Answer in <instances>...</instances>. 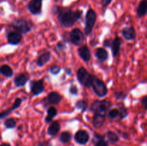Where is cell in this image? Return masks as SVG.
<instances>
[{
	"mask_svg": "<svg viewBox=\"0 0 147 146\" xmlns=\"http://www.w3.org/2000/svg\"><path fill=\"white\" fill-rule=\"evenodd\" d=\"M82 14L81 11H73L69 8L60 9L58 12V20L64 27H70L81 18Z\"/></svg>",
	"mask_w": 147,
	"mask_h": 146,
	"instance_id": "6da1fadb",
	"label": "cell"
},
{
	"mask_svg": "<svg viewBox=\"0 0 147 146\" xmlns=\"http://www.w3.org/2000/svg\"><path fill=\"white\" fill-rule=\"evenodd\" d=\"M92 87L98 97H103L107 94L108 90L105 83L94 75H92Z\"/></svg>",
	"mask_w": 147,
	"mask_h": 146,
	"instance_id": "7a4b0ae2",
	"label": "cell"
},
{
	"mask_svg": "<svg viewBox=\"0 0 147 146\" xmlns=\"http://www.w3.org/2000/svg\"><path fill=\"white\" fill-rule=\"evenodd\" d=\"M77 78L79 82L86 87L92 86V75L84 67H80L77 72Z\"/></svg>",
	"mask_w": 147,
	"mask_h": 146,
	"instance_id": "3957f363",
	"label": "cell"
},
{
	"mask_svg": "<svg viewBox=\"0 0 147 146\" xmlns=\"http://www.w3.org/2000/svg\"><path fill=\"white\" fill-rule=\"evenodd\" d=\"M96 14L93 9H90L87 11L86 17V27H85V34L89 35L93 30V26L96 23Z\"/></svg>",
	"mask_w": 147,
	"mask_h": 146,
	"instance_id": "277c9868",
	"label": "cell"
},
{
	"mask_svg": "<svg viewBox=\"0 0 147 146\" xmlns=\"http://www.w3.org/2000/svg\"><path fill=\"white\" fill-rule=\"evenodd\" d=\"M12 27L20 34H27L31 30V24L27 21L24 19L14 20L12 22Z\"/></svg>",
	"mask_w": 147,
	"mask_h": 146,
	"instance_id": "5b68a950",
	"label": "cell"
},
{
	"mask_svg": "<svg viewBox=\"0 0 147 146\" xmlns=\"http://www.w3.org/2000/svg\"><path fill=\"white\" fill-rule=\"evenodd\" d=\"M110 105V102L106 101V100L95 101L92 104L90 110H92L94 113H100V114L105 115Z\"/></svg>",
	"mask_w": 147,
	"mask_h": 146,
	"instance_id": "8992f818",
	"label": "cell"
},
{
	"mask_svg": "<svg viewBox=\"0 0 147 146\" xmlns=\"http://www.w3.org/2000/svg\"><path fill=\"white\" fill-rule=\"evenodd\" d=\"M70 39L73 44L78 46L83 43L84 40V35L79 29H73L70 33Z\"/></svg>",
	"mask_w": 147,
	"mask_h": 146,
	"instance_id": "52a82bcc",
	"label": "cell"
},
{
	"mask_svg": "<svg viewBox=\"0 0 147 146\" xmlns=\"http://www.w3.org/2000/svg\"><path fill=\"white\" fill-rule=\"evenodd\" d=\"M29 11L32 14H39L42 11V0H31L27 6Z\"/></svg>",
	"mask_w": 147,
	"mask_h": 146,
	"instance_id": "ba28073f",
	"label": "cell"
},
{
	"mask_svg": "<svg viewBox=\"0 0 147 146\" xmlns=\"http://www.w3.org/2000/svg\"><path fill=\"white\" fill-rule=\"evenodd\" d=\"M90 136L89 134L85 130H79L75 135V140L78 144L85 145L88 142Z\"/></svg>",
	"mask_w": 147,
	"mask_h": 146,
	"instance_id": "9c48e42d",
	"label": "cell"
},
{
	"mask_svg": "<svg viewBox=\"0 0 147 146\" xmlns=\"http://www.w3.org/2000/svg\"><path fill=\"white\" fill-rule=\"evenodd\" d=\"M44 90L43 80H36L32 82L31 92L34 95H38Z\"/></svg>",
	"mask_w": 147,
	"mask_h": 146,
	"instance_id": "30bf717a",
	"label": "cell"
},
{
	"mask_svg": "<svg viewBox=\"0 0 147 146\" xmlns=\"http://www.w3.org/2000/svg\"><path fill=\"white\" fill-rule=\"evenodd\" d=\"M7 42L10 44H18L22 40V34L18 31H11L7 34Z\"/></svg>",
	"mask_w": 147,
	"mask_h": 146,
	"instance_id": "8fae6325",
	"label": "cell"
},
{
	"mask_svg": "<svg viewBox=\"0 0 147 146\" xmlns=\"http://www.w3.org/2000/svg\"><path fill=\"white\" fill-rule=\"evenodd\" d=\"M78 54L82 60L85 62H88L90 60L91 54H90V50L86 45L82 46L78 49Z\"/></svg>",
	"mask_w": 147,
	"mask_h": 146,
	"instance_id": "7c38bea8",
	"label": "cell"
},
{
	"mask_svg": "<svg viewBox=\"0 0 147 146\" xmlns=\"http://www.w3.org/2000/svg\"><path fill=\"white\" fill-rule=\"evenodd\" d=\"M122 34L126 40H134L136 38V31L133 27H125L122 31Z\"/></svg>",
	"mask_w": 147,
	"mask_h": 146,
	"instance_id": "4fadbf2b",
	"label": "cell"
},
{
	"mask_svg": "<svg viewBox=\"0 0 147 146\" xmlns=\"http://www.w3.org/2000/svg\"><path fill=\"white\" fill-rule=\"evenodd\" d=\"M105 122V115L100 113H95L93 119V125L96 128H99Z\"/></svg>",
	"mask_w": 147,
	"mask_h": 146,
	"instance_id": "5bb4252c",
	"label": "cell"
},
{
	"mask_svg": "<svg viewBox=\"0 0 147 146\" xmlns=\"http://www.w3.org/2000/svg\"><path fill=\"white\" fill-rule=\"evenodd\" d=\"M111 50L113 57H116L119 54L120 51L121 46V40L119 37H116L113 40H112Z\"/></svg>",
	"mask_w": 147,
	"mask_h": 146,
	"instance_id": "9a60e30c",
	"label": "cell"
},
{
	"mask_svg": "<svg viewBox=\"0 0 147 146\" xmlns=\"http://www.w3.org/2000/svg\"><path fill=\"white\" fill-rule=\"evenodd\" d=\"M28 81V77L24 74H19L14 77V82L17 87H22L25 85L27 82Z\"/></svg>",
	"mask_w": 147,
	"mask_h": 146,
	"instance_id": "2e32d148",
	"label": "cell"
},
{
	"mask_svg": "<svg viewBox=\"0 0 147 146\" xmlns=\"http://www.w3.org/2000/svg\"><path fill=\"white\" fill-rule=\"evenodd\" d=\"M62 99H63L62 96L56 92H52L47 96V100H48L49 103L52 104H58L61 101Z\"/></svg>",
	"mask_w": 147,
	"mask_h": 146,
	"instance_id": "e0dca14e",
	"label": "cell"
},
{
	"mask_svg": "<svg viewBox=\"0 0 147 146\" xmlns=\"http://www.w3.org/2000/svg\"><path fill=\"white\" fill-rule=\"evenodd\" d=\"M51 58V54L49 52H45L39 56L37 61V64L39 67H42L45 64L48 62L49 60Z\"/></svg>",
	"mask_w": 147,
	"mask_h": 146,
	"instance_id": "ac0fdd59",
	"label": "cell"
},
{
	"mask_svg": "<svg viewBox=\"0 0 147 146\" xmlns=\"http://www.w3.org/2000/svg\"><path fill=\"white\" fill-rule=\"evenodd\" d=\"M60 129V123L57 121H55L50 125L48 129H47V133L50 136H55L57 135Z\"/></svg>",
	"mask_w": 147,
	"mask_h": 146,
	"instance_id": "d6986e66",
	"label": "cell"
},
{
	"mask_svg": "<svg viewBox=\"0 0 147 146\" xmlns=\"http://www.w3.org/2000/svg\"><path fill=\"white\" fill-rule=\"evenodd\" d=\"M147 13V0H142L137 8V14L139 17H142Z\"/></svg>",
	"mask_w": 147,
	"mask_h": 146,
	"instance_id": "ffe728a7",
	"label": "cell"
},
{
	"mask_svg": "<svg viewBox=\"0 0 147 146\" xmlns=\"http://www.w3.org/2000/svg\"><path fill=\"white\" fill-rule=\"evenodd\" d=\"M96 56L100 61L104 62L109 57L107 51L103 48H98L96 51Z\"/></svg>",
	"mask_w": 147,
	"mask_h": 146,
	"instance_id": "44dd1931",
	"label": "cell"
},
{
	"mask_svg": "<svg viewBox=\"0 0 147 146\" xmlns=\"http://www.w3.org/2000/svg\"><path fill=\"white\" fill-rule=\"evenodd\" d=\"M0 74H3L6 77H11L13 75V70L7 64H3L0 67Z\"/></svg>",
	"mask_w": 147,
	"mask_h": 146,
	"instance_id": "7402d4cb",
	"label": "cell"
},
{
	"mask_svg": "<svg viewBox=\"0 0 147 146\" xmlns=\"http://www.w3.org/2000/svg\"><path fill=\"white\" fill-rule=\"evenodd\" d=\"M72 135L69 132H63L60 136V142L63 143H67L71 140Z\"/></svg>",
	"mask_w": 147,
	"mask_h": 146,
	"instance_id": "603a6c76",
	"label": "cell"
},
{
	"mask_svg": "<svg viewBox=\"0 0 147 146\" xmlns=\"http://www.w3.org/2000/svg\"><path fill=\"white\" fill-rule=\"evenodd\" d=\"M106 135H107L108 139H109V140L111 143H116V142L119 141V136H118L116 133H113V132L109 131Z\"/></svg>",
	"mask_w": 147,
	"mask_h": 146,
	"instance_id": "cb8c5ba5",
	"label": "cell"
},
{
	"mask_svg": "<svg viewBox=\"0 0 147 146\" xmlns=\"http://www.w3.org/2000/svg\"><path fill=\"white\" fill-rule=\"evenodd\" d=\"M4 124L7 128L11 129V128H14V127H15L16 125H17V123H16L15 120H14V118H8V119H6Z\"/></svg>",
	"mask_w": 147,
	"mask_h": 146,
	"instance_id": "d4e9b609",
	"label": "cell"
},
{
	"mask_svg": "<svg viewBox=\"0 0 147 146\" xmlns=\"http://www.w3.org/2000/svg\"><path fill=\"white\" fill-rule=\"evenodd\" d=\"M96 138L98 139L97 141L95 143V146H108L109 144H108L107 142L103 139V137H102L100 135H96Z\"/></svg>",
	"mask_w": 147,
	"mask_h": 146,
	"instance_id": "484cf974",
	"label": "cell"
},
{
	"mask_svg": "<svg viewBox=\"0 0 147 146\" xmlns=\"http://www.w3.org/2000/svg\"><path fill=\"white\" fill-rule=\"evenodd\" d=\"M76 106L78 110H80L83 112L87 108V102L86 101L81 100V101H78V102H76Z\"/></svg>",
	"mask_w": 147,
	"mask_h": 146,
	"instance_id": "4316f807",
	"label": "cell"
},
{
	"mask_svg": "<svg viewBox=\"0 0 147 146\" xmlns=\"http://www.w3.org/2000/svg\"><path fill=\"white\" fill-rule=\"evenodd\" d=\"M119 115V111L117 109H112L108 113V116L111 119H115Z\"/></svg>",
	"mask_w": 147,
	"mask_h": 146,
	"instance_id": "83f0119b",
	"label": "cell"
},
{
	"mask_svg": "<svg viewBox=\"0 0 147 146\" xmlns=\"http://www.w3.org/2000/svg\"><path fill=\"white\" fill-rule=\"evenodd\" d=\"M57 114V111L55 109V107H51L47 110V116L53 118L54 117H55Z\"/></svg>",
	"mask_w": 147,
	"mask_h": 146,
	"instance_id": "f1b7e54d",
	"label": "cell"
},
{
	"mask_svg": "<svg viewBox=\"0 0 147 146\" xmlns=\"http://www.w3.org/2000/svg\"><path fill=\"white\" fill-rule=\"evenodd\" d=\"M50 73L53 74H57L60 72V67L56 65L52 66V67L50 68Z\"/></svg>",
	"mask_w": 147,
	"mask_h": 146,
	"instance_id": "f546056e",
	"label": "cell"
},
{
	"mask_svg": "<svg viewBox=\"0 0 147 146\" xmlns=\"http://www.w3.org/2000/svg\"><path fill=\"white\" fill-rule=\"evenodd\" d=\"M21 103H22V100L20 98H17L15 100V101H14V104H13V105L11 106V110H16V109L18 108L19 107H20V105H21Z\"/></svg>",
	"mask_w": 147,
	"mask_h": 146,
	"instance_id": "4dcf8cb0",
	"label": "cell"
},
{
	"mask_svg": "<svg viewBox=\"0 0 147 146\" xmlns=\"http://www.w3.org/2000/svg\"><path fill=\"white\" fill-rule=\"evenodd\" d=\"M11 111H12V110H11V109L10 108V109H9V110H4V111L1 112V113H0V119L4 118L6 116H7L8 115L10 114V112Z\"/></svg>",
	"mask_w": 147,
	"mask_h": 146,
	"instance_id": "1f68e13d",
	"label": "cell"
},
{
	"mask_svg": "<svg viewBox=\"0 0 147 146\" xmlns=\"http://www.w3.org/2000/svg\"><path fill=\"white\" fill-rule=\"evenodd\" d=\"M119 115H120L121 118V119L126 117L127 115V110H126V109L125 107H121L120 110V112H119Z\"/></svg>",
	"mask_w": 147,
	"mask_h": 146,
	"instance_id": "d6a6232c",
	"label": "cell"
},
{
	"mask_svg": "<svg viewBox=\"0 0 147 146\" xmlns=\"http://www.w3.org/2000/svg\"><path fill=\"white\" fill-rule=\"evenodd\" d=\"M70 93L73 94H78V88L76 85H71L70 87Z\"/></svg>",
	"mask_w": 147,
	"mask_h": 146,
	"instance_id": "836d02e7",
	"label": "cell"
},
{
	"mask_svg": "<svg viewBox=\"0 0 147 146\" xmlns=\"http://www.w3.org/2000/svg\"><path fill=\"white\" fill-rule=\"evenodd\" d=\"M142 103L144 105V107H145V109L147 110V95L144 96V97L142 99Z\"/></svg>",
	"mask_w": 147,
	"mask_h": 146,
	"instance_id": "e575fe53",
	"label": "cell"
},
{
	"mask_svg": "<svg viewBox=\"0 0 147 146\" xmlns=\"http://www.w3.org/2000/svg\"><path fill=\"white\" fill-rule=\"evenodd\" d=\"M111 1H112V0H102V1H101L102 5H103V7H106L108 5H109V4H110Z\"/></svg>",
	"mask_w": 147,
	"mask_h": 146,
	"instance_id": "d590c367",
	"label": "cell"
},
{
	"mask_svg": "<svg viewBox=\"0 0 147 146\" xmlns=\"http://www.w3.org/2000/svg\"><path fill=\"white\" fill-rule=\"evenodd\" d=\"M57 48H58L59 50H60V51H61V50H63V49H64L65 47L64 44H62V43H60V42H59L58 44H57Z\"/></svg>",
	"mask_w": 147,
	"mask_h": 146,
	"instance_id": "8d00e7d4",
	"label": "cell"
},
{
	"mask_svg": "<svg viewBox=\"0 0 147 146\" xmlns=\"http://www.w3.org/2000/svg\"><path fill=\"white\" fill-rule=\"evenodd\" d=\"M111 43L112 41H111V40H106L104 42V45L106 46V47H109V46L111 45Z\"/></svg>",
	"mask_w": 147,
	"mask_h": 146,
	"instance_id": "74e56055",
	"label": "cell"
},
{
	"mask_svg": "<svg viewBox=\"0 0 147 146\" xmlns=\"http://www.w3.org/2000/svg\"><path fill=\"white\" fill-rule=\"evenodd\" d=\"M37 146H49V144L47 143H45V142H40Z\"/></svg>",
	"mask_w": 147,
	"mask_h": 146,
	"instance_id": "f35d334b",
	"label": "cell"
},
{
	"mask_svg": "<svg viewBox=\"0 0 147 146\" xmlns=\"http://www.w3.org/2000/svg\"><path fill=\"white\" fill-rule=\"evenodd\" d=\"M52 120H53V118H52V117H49V116H47V117H45L46 123H51Z\"/></svg>",
	"mask_w": 147,
	"mask_h": 146,
	"instance_id": "ab89813d",
	"label": "cell"
},
{
	"mask_svg": "<svg viewBox=\"0 0 147 146\" xmlns=\"http://www.w3.org/2000/svg\"><path fill=\"white\" fill-rule=\"evenodd\" d=\"M0 146H11L8 143H3V144L0 145Z\"/></svg>",
	"mask_w": 147,
	"mask_h": 146,
	"instance_id": "60d3db41",
	"label": "cell"
},
{
	"mask_svg": "<svg viewBox=\"0 0 147 146\" xmlns=\"http://www.w3.org/2000/svg\"><path fill=\"white\" fill-rule=\"evenodd\" d=\"M66 72H67V74H70V72H71V71H70V69H66Z\"/></svg>",
	"mask_w": 147,
	"mask_h": 146,
	"instance_id": "b9f144b4",
	"label": "cell"
},
{
	"mask_svg": "<svg viewBox=\"0 0 147 146\" xmlns=\"http://www.w3.org/2000/svg\"><path fill=\"white\" fill-rule=\"evenodd\" d=\"M55 1H59V0H55Z\"/></svg>",
	"mask_w": 147,
	"mask_h": 146,
	"instance_id": "7bdbcfd3",
	"label": "cell"
},
{
	"mask_svg": "<svg viewBox=\"0 0 147 146\" xmlns=\"http://www.w3.org/2000/svg\"><path fill=\"white\" fill-rule=\"evenodd\" d=\"M0 82H1V80H0Z\"/></svg>",
	"mask_w": 147,
	"mask_h": 146,
	"instance_id": "ee69618b",
	"label": "cell"
},
{
	"mask_svg": "<svg viewBox=\"0 0 147 146\" xmlns=\"http://www.w3.org/2000/svg\"></svg>",
	"mask_w": 147,
	"mask_h": 146,
	"instance_id": "f6af8a7d",
	"label": "cell"
}]
</instances>
